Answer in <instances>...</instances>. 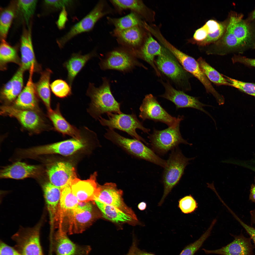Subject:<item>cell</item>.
Instances as JSON below:
<instances>
[{"label": "cell", "instance_id": "obj_1", "mask_svg": "<svg viewBox=\"0 0 255 255\" xmlns=\"http://www.w3.org/2000/svg\"><path fill=\"white\" fill-rule=\"evenodd\" d=\"M102 85L96 87L89 83L87 94L91 99L87 111L93 118L98 120L102 115L108 113L120 114V103L115 99L111 92L109 82L106 78L103 79Z\"/></svg>", "mask_w": 255, "mask_h": 255}, {"label": "cell", "instance_id": "obj_2", "mask_svg": "<svg viewBox=\"0 0 255 255\" xmlns=\"http://www.w3.org/2000/svg\"><path fill=\"white\" fill-rule=\"evenodd\" d=\"M172 150L166 161V165L164 168L162 178L164 193L158 204L159 206L162 205L166 198L178 183L183 174L185 167L189 164V161L196 158L185 157L178 147Z\"/></svg>", "mask_w": 255, "mask_h": 255}, {"label": "cell", "instance_id": "obj_3", "mask_svg": "<svg viewBox=\"0 0 255 255\" xmlns=\"http://www.w3.org/2000/svg\"><path fill=\"white\" fill-rule=\"evenodd\" d=\"M104 135L106 138L118 145L130 153L140 158L157 165L163 168L166 165V161L160 157L154 151L136 139L124 137L113 129H106Z\"/></svg>", "mask_w": 255, "mask_h": 255}, {"label": "cell", "instance_id": "obj_4", "mask_svg": "<svg viewBox=\"0 0 255 255\" xmlns=\"http://www.w3.org/2000/svg\"><path fill=\"white\" fill-rule=\"evenodd\" d=\"M43 217L32 227H21L12 236L14 247L21 255H44L40 241V230Z\"/></svg>", "mask_w": 255, "mask_h": 255}, {"label": "cell", "instance_id": "obj_5", "mask_svg": "<svg viewBox=\"0 0 255 255\" xmlns=\"http://www.w3.org/2000/svg\"><path fill=\"white\" fill-rule=\"evenodd\" d=\"M180 123L162 130H154L148 137L153 151L159 154L164 155L180 144L192 145L182 137L180 132Z\"/></svg>", "mask_w": 255, "mask_h": 255}, {"label": "cell", "instance_id": "obj_6", "mask_svg": "<svg viewBox=\"0 0 255 255\" xmlns=\"http://www.w3.org/2000/svg\"><path fill=\"white\" fill-rule=\"evenodd\" d=\"M108 119H106L101 116L98 119L102 126L108 127L109 128L116 129L125 132L135 139L148 144L144 139L136 133V129H139L144 132L148 133L149 129L145 128L133 113L131 114L123 113L120 114L107 113Z\"/></svg>", "mask_w": 255, "mask_h": 255}, {"label": "cell", "instance_id": "obj_7", "mask_svg": "<svg viewBox=\"0 0 255 255\" xmlns=\"http://www.w3.org/2000/svg\"><path fill=\"white\" fill-rule=\"evenodd\" d=\"M86 131V129L82 130V137L81 139L73 138L34 147L26 149L24 153L30 156L53 154H58L64 156L71 155L84 148L87 144V140L85 137Z\"/></svg>", "mask_w": 255, "mask_h": 255}, {"label": "cell", "instance_id": "obj_8", "mask_svg": "<svg viewBox=\"0 0 255 255\" xmlns=\"http://www.w3.org/2000/svg\"><path fill=\"white\" fill-rule=\"evenodd\" d=\"M139 117L143 120L146 119L160 122L168 127L180 123L184 118L183 116L176 118L172 116L164 109L156 98L151 94L146 95L140 108Z\"/></svg>", "mask_w": 255, "mask_h": 255}, {"label": "cell", "instance_id": "obj_9", "mask_svg": "<svg viewBox=\"0 0 255 255\" xmlns=\"http://www.w3.org/2000/svg\"><path fill=\"white\" fill-rule=\"evenodd\" d=\"M105 2L101 0L93 9L80 21L72 26L69 31L57 40L60 48H62L68 41L76 35L91 30L97 22L101 18L108 13L105 9Z\"/></svg>", "mask_w": 255, "mask_h": 255}, {"label": "cell", "instance_id": "obj_10", "mask_svg": "<svg viewBox=\"0 0 255 255\" xmlns=\"http://www.w3.org/2000/svg\"><path fill=\"white\" fill-rule=\"evenodd\" d=\"M172 53L186 71L197 78L204 85L208 93L211 94L220 105L225 102L224 97L214 88L211 82L200 68L198 63L193 58L186 54L176 48Z\"/></svg>", "mask_w": 255, "mask_h": 255}, {"label": "cell", "instance_id": "obj_11", "mask_svg": "<svg viewBox=\"0 0 255 255\" xmlns=\"http://www.w3.org/2000/svg\"><path fill=\"white\" fill-rule=\"evenodd\" d=\"M122 195V191L117 188L115 183H106L99 185V191L94 201L114 206L137 221L134 212L125 203Z\"/></svg>", "mask_w": 255, "mask_h": 255}, {"label": "cell", "instance_id": "obj_12", "mask_svg": "<svg viewBox=\"0 0 255 255\" xmlns=\"http://www.w3.org/2000/svg\"><path fill=\"white\" fill-rule=\"evenodd\" d=\"M1 112L2 114L15 118L28 130L38 132L45 125L41 117L34 110L4 105L1 108Z\"/></svg>", "mask_w": 255, "mask_h": 255}, {"label": "cell", "instance_id": "obj_13", "mask_svg": "<svg viewBox=\"0 0 255 255\" xmlns=\"http://www.w3.org/2000/svg\"><path fill=\"white\" fill-rule=\"evenodd\" d=\"M100 65L103 70L112 69L125 72L140 65V64L132 53L119 49L110 52L101 61Z\"/></svg>", "mask_w": 255, "mask_h": 255}, {"label": "cell", "instance_id": "obj_14", "mask_svg": "<svg viewBox=\"0 0 255 255\" xmlns=\"http://www.w3.org/2000/svg\"><path fill=\"white\" fill-rule=\"evenodd\" d=\"M156 63L159 69L174 81L181 84H189L186 71L164 49Z\"/></svg>", "mask_w": 255, "mask_h": 255}, {"label": "cell", "instance_id": "obj_15", "mask_svg": "<svg viewBox=\"0 0 255 255\" xmlns=\"http://www.w3.org/2000/svg\"><path fill=\"white\" fill-rule=\"evenodd\" d=\"M47 172L50 182L61 189L70 184L77 178L75 168L68 162L53 163L48 167Z\"/></svg>", "mask_w": 255, "mask_h": 255}, {"label": "cell", "instance_id": "obj_16", "mask_svg": "<svg viewBox=\"0 0 255 255\" xmlns=\"http://www.w3.org/2000/svg\"><path fill=\"white\" fill-rule=\"evenodd\" d=\"M165 91L160 97L173 102L177 109L184 108H192L201 111L211 117L210 114L203 108L208 106L199 101L196 98L189 95L183 92L177 90L169 83H164Z\"/></svg>", "mask_w": 255, "mask_h": 255}, {"label": "cell", "instance_id": "obj_17", "mask_svg": "<svg viewBox=\"0 0 255 255\" xmlns=\"http://www.w3.org/2000/svg\"><path fill=\"white\" fill-rule=\"evenodd\" d=\"M242 18V15L232 14L227 28V30L234 35L241 51L251 46V44L254 38L251 27Z\"/></svg>", "mask_w": 255, "mask_h": 255}, {"label": "cell", "instance_id": "obj_18", "mask_svg": "<svg viewBox=\"0 0 255 255\" xmlns=\"http://www.w3.org/2000/svg\"><path fill=\"white\" fill-rule=\"evenodd\" d=\"M97 175L95 172L88 179L82 180L77 178L71 182L72 192L79 202L94 201L99 191V185L96 181Z\"/></svg>", "mask_w": 255, "mask_h": 255}, {"label": "cell", "instance_id": "obj_19", "mask_svg": "<svg viewBox=\"0 0 255 255\" xmlns=\"http://www.w3.org/2000/svg\"><path fill=\"white\" fill-rule=\"evenodd\" d=\"M234 239L227 245L219 249L203 250L206 254H216L221 255H253L254 246L250 238H247L241 234L233 236Z\"/></svg>", "mask_w": 255, "mask_h": 255}, {"label": "cell", "instance_id": "obj_20", "mask_svg": "<svg viewBox=\"0 0 255 255\" xmlns=\"http://www.w3.org/2000/svg\"><path fill=\"white\" fill-rule=\"evenodd\" d=\"M66 233L59 230L55 235L53 243L56 255H89L91 250L90 246L75 244Z\"/></svg>", "mask_w": 255, "mask_h": 255}, {"label": "cell", "instance_id": "obj_21", "mask_svg": "<svg viewBox=\"0 0 255 255\" xmlns=\"http://www.w3.org/2000/svg\"><path fill=\"white\" fill-rule=\"evenodd\" d=\"M41 172L39 166L17 162L6 166L1 170L0 178L16 179L38 176Z\"/></svg>", "mask_w": 255, "mask_h": 255}, {"label": "cell", "instance_id": "obj_22", "mask_svg": "<svg viewBox=\"0 0 255 255\" xmlns=\"http://www.w3.org/2000/svg\"><path fill=\"white\" fill-rule=\"evenodd\" d=\"M66 216L68 217L69 223L67 231L70 234L83 232L90 225L95 217L93 211L83 210L77 207Z\"/></svg>", "mask_w": 255, "mask_h": 255}, {"label": "cell", "instance_id": "obj_23", "mask_svg": "<svg viewBox=\"0 0 255 255\" xmlns=\"http://www.w3.org/2000/svg\"><path fill=\"white\" fill-rule=\"evenodd\" d=\"M48 116L52 123L54 129L57 132L64 136L68 135L75 139L80 140L81 138V129L70 124L63 116L59 103L57 104L55 109L48 111Z\"/></svg>", "mask_w": 255, "mask_h": 255}, {"label": "cell", "instance_id": "obj_24", "mask_svg": "<svg viewBox=\"0 0 255 255\" xmlns=\"http://www.w3.org/2000/svg\"><path fill=\"white\" fill-rule=\"evenodd\" d=\"M44 197L49 213L51 227L57 220L61 189L50 182L42 186Z\"/></svg>", "mask_w": 255, "mask_h": 255}, {"label": "cell", "instance_id": "obj_25", "mask_svg": "<svg viewBox=\"0 0 255 255\" xmlns=\"http://www.w3.org/2000/svg\"><path fill=\"white\" fill-rule=\"evenodd\" d=\"M34 67L32 66L30 71L29 78L25 86L16 99L15 106L18 108L34 110L37 108V95L32 80Z\"/></svg>", "mask_w": 255, "mask_h": 255}, {"label": "cell", "instance_id": "obj_26", "mask_svg": "<svg viewBox=\"0 0 255 255\" xmlns=\"http://www.w3.org/2000/svg\"><path fill=\"white\" fill-rule=\"evenodd\" d=\"M20 51L21 55V67L24 71L30 70L35 66L36 61L31 39L30 29L25 30L21 38Z\"/></svg>", "mask_w": 255, "mask_h": 255}, {"label": "cell", "instance_id": "obj_27", "mask_svg": "<svg viewBox=\"0 0 255 255\" xmlns=\"http://www.w3.org/2000/svg\"><path fill=\"white\" fill-rule=\"evenodd\" d=\"M24 71L20 67L11 79L4 85L1 92L3 98L9 102L17 98L22 90Z\"/></svg>", "mask_w": 255, "mask_h": 255}, {"label": "cell", "instance_id": "obj_28", "mask_svg": "<svg viewBox=\"0 0 255 255\" xmlns=\"http://www.w3.org/2000/svg\"><path fill=\"white\" fill-rule=\"evenodd\" d=\"M94 55V53L93 52L84 55L79 53H73L70 58L64 63V66L68 72V81L71 86L76 76Z\"/></svg>", "mask_w": 255, "mask_h": 255}, {"label": "cell", "instance_id": "obj_29", "mask_svg": "<svg viewBox=\"0 0 255 255\" xmlns=\"http://www.w3.org/2000/svg\"><path fill=\"white\" fill-rule=\"evenodd\" d=\"M164 49L152 37L149 36L146 40L138 55L153 68L157 74H160L154 64V59L156 56L162 53Z\"/></svg>", "mask_w": 255, "mask_h": 255}, {"label": "cell", "instance_id": "obj_30", "mask_svg": "<svg viewBox=\"0 0 255 255\" xmlns=\"http://www.w3.org/2000/svg\"><path fill=\"white\" fill-rule=\"evenodd\" d=\"M52 72L47 69L42 72L40 79L34 83L35 89L37 95L45 104L48 111L52 109L51 107V94L50 78Z\"/></svg>", "mask_w": 255, "mask_h": 255}, {"label": "cell", "instance_id": "obj_31", "mask_svg": "<svg viewBox=\"0 0 255 255\" xmlns=\"http://www.w3.org/2000/svg\"><path fill=\"white\" fill-rule=\"evenodd\" d=\"M95 203L105 218L114 222H131L136 220L117 208L97 201Z\"/></svg>", "mask_w": 255, "mask_h": 255}, {"label": "cell", "instance_id": "obj_32", "mask_svg": "<svg viewBox=\"0 0 255 255\" xmlns=\"http://www.w3.org/2000/svg\"><path fill=\"white\" fill-rule=\"evenodd\" d=\"M61 192L59 206L62 217L66 215L76 208L79 201L73 194L70 184L61 189Z\"/></svg>", "mask_w": 255, "mask_h": 255}, {"label": "cell", "instance_id": "obj_33", "mask_svg": "<svg viewBox=\"0 0 255 255\" xmlns=\"http://www.w3.org/2000/svg\"><path fill=\"white\" fill-rule=\"evenodd\" d=\"M115 36L128 46L135 47L138 45L142 38L141 31L137 26L123 30H115Z\"/></svg>", "mask_w": 255, "mask_h": 255}, {"label": "cell", "instance_id": "obj_34", "mask_svg": "<svg viewBox=\"0 0 255 255\" xmlns=\"http://www.w3.org/2000/svg\"><path fill=\"white\" fill-rule=\"evenodd\" d=\"M197 61L203 73L211 81L218 85L230 86V83L225 76L221 74L204 59L200 58Z\"/></svg>", "mask_w": 255, "mask_h": 255}, {"label": "cell", "instance_id": "obj_35", "mask_svg": "<svg viewBox=\"0 0 255 255\" xmlns=\"http://www.w3.org/2000/svg\"><path fill=\"white\" fill-rule=\"evenodd\" d=\"M109 19L117 30H123L139 26L140 23L136 13L133 12L122 17Z\"/></svg>", "mask_w": 255, "mask_h": 255}, {"label": "cell", "instance_id": "obj_36", "mask_svg": "<svg viewBox=\"0 0 255 255\" xmlns=\"http://www.w3.org/2000/svg\"><path fill=\"white\" fill-rule=\"evenodd\" d=\"M0 62L2 69L9 63L17 64L19 63L16 50L7 43L5 40H1L0 44Z\"/></svg>", "mask_w": 255, "mask_h": 255}, {"label": "cell", "instance_id": "obj_37", "mask_svg": "<svg viewBox=\"0 0 255 255\" xmlns=\"http://www.w3.org/2000/svg\"><path fill=\"white\" fill-rule=\"evenodd\" d=\"M14 15V10L8 7L1 12L0 16V35L2 40H5Z\"/></svg>", "mask_w": 255, "mask_h": 255}, {"label": "cell", "instance_id": "obj_38", "mask_svg": "<svg viewBox=\"0 0 255 255\" xmlns=\"http://www.w3.org/2000/svg\"><path fill=\"white\" fill-rule=\"evenodd\" d=\"M37 1L34 0L18 1L17 4L18 10L27 25L34 13Z\"/></svg>", "mask_w": 255, "mask_h": 255}, {"label": "cell", "instance_id": "obj_39", "mask_svg": "<svg viewBox=\"0 0 255 255\" xmlns=\"http://www.w3.org/2000/svg\"><path fill=\"white\" fill-rule=\"evenodd\" d=\"M111 2L119 9H130L136 13L142 14L144 8V4L140 0H111Z\"/></svg>", "mask_w": 255, "mask_h": 255}, {"label": "cell", "instance_id": "obj_40", "mask_svg": "<svg viewBox=\"0 0 255 255\" xmlns=\"http://www.w3.org/2000/svg\"><path fill=\"white\" fill-rule=\"evenodd\" d=\"M71 86L66 81L58 79L50 84L51 91L57 97L61 98H66L72 94Z\"/></svg>", "mask_w": 255, "mask_h": 255}, {"label": "cell", "instance_id": "obj_41", "mask_svg": "<svg viewBox=\"0 0 255 255\" xmlns=\"http://www.w3.org/2000/svg\"><path fill=\"white\" fill-rule=\"evenodd\" d=\"M211 229H208L197 240L186 246L179 255H194L209 236Z\"/></svg>", "mask_w": 255, "mask_h": 255}, {"label": "cell", "instance_id": "obj_42", "mask_svg": "<svg viewBox=\"0 0 255 255\" xmlns=\"http://www.w3.org/2000/svg\"><path fill=\"white\" fill-rule=\"evenodd\" d=\"M230 84L234 87L249 95L255 97V84L243 82L225 76Z\"/></svg>", "mask_w": 255, "mask_h": 255}, {"label": "cell", "instance_id": "obj_43", "mask_svg": "<svg viewBox=\"0 0 255 255\" xmlns=\"http://www.w3.org/2000/svg\"><path fill=\"white\" fill-rule=\"evenodd\" d=\"M178 202V207L182 212L185 214L193 212L197 207L196 201L191 195L180 199Z\"/></svg>", "mask_w": 255, "mask_h": 255}, {"label": "cell", "instance_id": "obj_44", "mask_svg": "<svg viewBox=\"0 0 255 255\" xmlns=\"http://www.w3.org/2000/svg\"><path fill=\"white\" fill-rule=\"evenodd\" d=\"M225 29V26L221 24L219 29L216 32L212 34H208L204 40L200 42V44L202 45H205L218 39L223 35Z\"/></svg>", "mask_w": 255, "mask_h": 255}, {"label": "cell", "instance_id": "obj_45", "mask_svg": "<svg viewBox=\"0 0 255 255\" xmlns=\"http://www.w3.org/2000/svg\"><path fill=\"white\" fill-rule=\"evenodd\" d=\"M71 0H49L44 1L45 3L53 8L57 9H63L64 8L71 5L73 3Z\"/></svg>", "mask_w": 255, "mask_h": 255}, {"label": "cell", "instance_id": "obj_46", "mask_svg": "<svg viewBox=\"0 0 255 255\" xmlns=\"http://www.w3.org/2000/svg\"><path fill=\"white\" fill-rule=\"evenodd\" d=\"M0 255H21L15 248L0 241Z\"/></svg>", "mask_w": 255, "mask_h": 255}, {"label": "cell", "instance_id": "obj_47", "mask_svg": "<svg viewBox=\"0 0 255 255\" xmlns=\"http://www.w3.org/2000/svg\"><path fill=\"white\" fill-rule=\"evenodd\" d=\"M233 63H239L247 66L255 67V59L248 58L240 55H236L232 59Z\"/></svg>", "mask_w": 255, "mask_h": 255}, {"label": "cell", "instance_id": "obj_48", "mask_svg": "<svg viewBox=\"0 0 255 255\" xmlns=\"http://www.w3.org/2000/svg\"><path fill=\"white\" fill-rule=\"evenodd\" d=\"M221 25V23H218L216 21L211 20L208 21L203 26L206 29L209 34L216 32L219 29Z\"/></svg>", "mask_w": 255, "mask_h": 255}, {"label": "cell", "instance_id": "obj_49", "mask_svg": "<svg viewBox=\"0 0 255 255\" xmlns=\"http://www.w3.org/2000/svg\"><path fill=\"white\" fill-rule=\"evenodd\" d=\"M234 216L249 235L255 246V228L245 224L236 215Z\"/></svg>", "mask_w": 255, "mask_h": 255}, {"label": "cell", "instance_id": "obj_50", "mask_svg": "<svg viewBox=\"0 0 255 255\" xmlns=\"http://www.w3.org/2000/svg\"><path fill=\"white\" fill-rule=\"evenodd\" d=\"M208 34L206 29L203 26L196 31L193 37L196 40L201 42L206 38Z\"/></svg>", "mask_w": 255, "mask_h": 255}, {"label": "cell", "instance_id": "obj_51", "mask_svg": "<svg viewBox=\"0 0 255 255\" xmlns=\"http://www.w3.org/2000/svg\"><path fill=\"white\" fill-rule=\"evenodd\" d=\"M136 241H133L131 247L132 250V255H155L153 254L141 250L137 247Z\"/></svg>", "mask_w": 255, "mask_h": 255}, {"label": "cell", "instance_id": "obj_52", "mask_svg": "<svg viewBox=\"0 0 255 255\" xmlns=\"http://www.w3.org/2000/svg\"><path fill=\"white\" fill-rule=\"evenodd\" d=\"M77 207L83 210L89 211H93L92 204L89 202H79Z\"/></svg>", "mask_w": 255, "mask_h": 255}, {"label": "cell", "instance_id": "obj_53", "mask_svg": "<svg viewBox=\"0 0 255 255\" xmlns=\"http://www.w3.org/2000/svg\"><path fill=\"white\" fill-rule=\"evenodd\" d=\"M249 198L251 201L255 203V186H253L251 189Z\"/></svg>", "mask_w": 255, "mask_h": 255}, {"label": "cell", "instance_id": "obj_54", "mask_svg": "<svg viewBox=\"0 0 255 255\" xmlns=\"http://www.w3.org/2000/svg\"><path fill=\"white\" fill-rule=\"evenodd\" d=\"M147 207L146 203L142 202L140 203L138 205V208L139 210L143 211Z\"/></svg>", "mask_w": 255, "mask_h": 255}, {"label": "cell", "instance_id": "obj_55", "mask_svg": "<svg viewBox=\"0 0 255 255\" xmlns=\"http://www.w3.org/2000/svg\"><path fill=\"white\" fill-rule=\"evenodd\" d=\"M251 215V223L255 224V209L251 210L250 212Z\"/></svg>", "mask_w": 255, "mask_h": 255}, {"label": "cell", "instance_id": "obj_56", "mask_svg": "<svg viewBox=\"0 0 255 255\" xmlns=\"http://www.w3.org/2000/svg\"><path fill=\"white\" fill-rule=\"evenodd\" d=\"M251 18L253 20L255 18V10L252 12L251 15Z\"/></svg>", "mask_w": 255, "mask_h": 255}, {"label": "cell", "instance_id": "obj_57", "mask_svg": "<svg viewBox=\"0 0 255 255\" xmlns=\"http://www.w3.org/2000/svg\"><path fill=\"white\" fill-rule=\"evenodd\" d=\"M251 169L252 170H253L255 172V168H251Z\"/></svg>", "mask_w": 255, "mask_h": 255}, {"label": "cell", "instance_id": "obj_58", "mask_svg": "<svg viewBox=\"0 0 255 255\" xmlns=\"http://www.w3.org/2000/svg\"><path fill=\"white\" fill-rule=\"evenodd\" d=\"M126 255H131L130 253L129 252H128V253Z\"/></svg>", "mask_w": 255, "mask_h": 255}]
</instances>
